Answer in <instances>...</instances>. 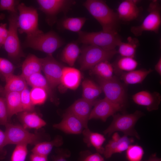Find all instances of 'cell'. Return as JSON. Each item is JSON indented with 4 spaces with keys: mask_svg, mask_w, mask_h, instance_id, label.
<instances>
[{
    "mask_svg": "<svg viewBox=\"0 0 161 161\" xmlns=\"http://www.w3.org/2000/svg\"><path fill=\"white\" fill-rule=\"evenodd\" d=\"M89 13L101 25L103 31L117 32L119 20L117 13L101 0H87L83 4Z\"/></svg>",
    "mask_w": 161,
    "mask_h": 161,
    "instance_id": "6da1fadb",
    "label": "cell"
},
{
    "mask_svg": "<svg viewBox=\"0 0 161 161\" xmlns=\"http://www.w3.org/2000/svg\"><path fill=\"white\" fill-rule=\"evenodd\" d=\"M64 44V42L54 32H43L27 36L24 45L26 47L52 55Z\"/></svg>",
    "mask_w": 161,
    "mask_h": 161,
    "instance_id": "7a4b0ae2",
    "label": "cell"
},
{
    "mask_svg": "<svg viewBox=\"0 0 161 161\" xmlns=\"http://www.w3.org/2000/svg\"><path fill=\"white\" fill-rule=\"evenodd\" d=\"M78 41L86 45H92L108 50L116 49L122 41L117 32L102 31L87 32L80 31L78 33Z\"/></svg>",
    "mask_w": 161,
    "mask_h": 161,
    "instance_id": "3957f363",
    "label": "cell"
},
{
    "mask_svg": "<svg viewBox=\"0 0 161 161\" xmlns=\"http://www.w3.org/2000/svg\"><path fill=\"white\" fill-rule=\"evenodd\" d=\"M143 115V113L138 110L130 114H114L111 123L103 131V133L109 136L114 132L120 131L125 135L134 136L139 139L140 136L135 129L134 126L138 120Z\"/></svg>",
    "mask_w": 161,
    "mask_h": 161,
    "instance_id": "277c9868",
    "label": "cell"
},
{
    "mask_svg": "<svg viewBox=\"0 0 161 161\" xmlns=\"http://www.w3.org/2000/svg\"><path fill=\"white\" fill-rule=\"evenodd\" d=\"M79 58L80 69L82 70L90 69L99 63L111 59L117 53L114 49L108 50L97 46L86 45L81 49Z\"/></svg>",
    "mask_w": 161,
    "mask_h": 161,
    "instance_id": "5b68a950",
    "label": "cell"
},
{
    "mask_svg": "<svg viewBox=\"0 0 161 161\" xmlns=\"http://www.w3.org/2000/svg\"><path fill=\"white\" fill-rule=\"evenodd\" d=\"M17 9L19 12L18 25L20 33L30 36L43 32L38 28V15L36 9L22 3L18 5Z\"/></svg>",
    "mask_w": 161,
    "mask_h": 161,
    "instance_id": "8992f818",
    "label": "cell"
},
{
    "mask_svg": "<svg viewBox=\"0 0 161 161\" xmlns=\"http://www.w3.org/2000/svg\"><path fill=\"white\" fill-rule=\"evenodd\" d=\"M148 14L139 25L131 27V32L136 36H140L145 31L157 33L161 24V6L157 0H153L148 9Z\"/></svg>",
    "mask_w": 161,
    "mask_h": 161,
    "instance_id": "52a82bcc",
    "label": "cell"
},
{
    "mask_svg": "<svg viewBox=\"0 0 161 161\" xmlns=\"http://www.w3.org/2000/svg\"><path fill=\"white\" fill-rule=\"evenodd\" d=\"M99 85L105 95V97L112 102L123 107L126 94L123 86L115 76L104 79L97 76Z\"/></svg>",
    "mask_w": 161,
    "mask_h": 161,
    "instance_id": "ba28073f",
    "label": "cell"
},
{
    "mask_svg": "<svg viewBox=\"0 0 161 161\" xmlns=\"http://www.w3.org/2000/svg\"><path fill=\"white\" fill-rule=\"evenodd\" d=\"M5 126L7 145H35L40 142L41 137L39 134L30 133L22 126L9 123Z\"/></svg>",
    "mask_w": 161,
    "mask_h": 161,
    "instance_id": "9c48e42d",
    "label": "cell"
},
{
    "mask_svg": "<svg viewBox=\"0 0 161 161\" xmlns=\"http://www.w3.org/2000/svg\"><path fill=\"white\" fill-rule=\"evenodd\" d=\"M8 18V34L3 46L9 57L16 58L21 55V49L18 38V31L17 13H10Z\"/></svg>",
    "mask_w": 161,
    "mask_h": 161,
    "instance_id": "30bf717a",
    "label": "cell"
},
{
    "mask_svg": "<svg viewBox=\"0 0 161 161\" xmlns=\"http://www.w3.org/2000/svg\"><path fill=\"white\" fill-rule=\"evenodd\" d=\"M42 70L50 86L53 89L61 83L64 66L52 55L42 58Z\"/></svg>",
    "mask_w": 161,
    "mask_h": 161,
    "instance_id": "8fae6325",
    "label": "cell"
},
{
    "mask_svg": "<svg viewBox=\"0 0 161 161\" xmlns=\"http://www.w3.org/2000/svg\"><path fill=\"white\" fill-rule=\"evenodd\" d=\"M123 107L112 102L105 97L96 101L91 111L89 120L99 119L105 122L109 117L121 111Z\"/></svg>",
    "mask_w": 161,
    "mask_h": 161,
    "instance_id": "7c38bea8",
    "label": "cell"
},
{
    "mask_svg": "<svg viewBox=\"0 0 161 161\" xmlns=\"http://www.w3.org/2000/svg\"><path fill=\"white\" fill-rule=\"evenodd\" d=\"M53 126L68 134H80L85 129L82 121L67 111L63 115L61 121L58 123L54 124Z\"/></svg>",
    "mask_w": 161,
    "mask_h": 161,
    "instance_id": "4fadbf2b",
    "label": "cell"
},
{
    "mask_svg": "<svg viewBox=\"0 0 161 161\" xmlns=\"http://www.w3.org/2000/svg\"><path fill=\"white\" fill-rule=\"evenodd\" d=\"M97 100L91 101L82 97L75 101L67 111L80 119L84 124L85 129L88 128V122L92 107Z\"/></svg>",
    "mask_w": 161,
    "mask_h": 161,
    "instance_id": "5bb4252c",
    "label": "cell"
},
{
    "mask_svg": "<svg viewBox=\"0 0 161 161\" xmlns=\"http://www.w3.org/2000/svg\"><path fill=\"white\" fill-rule=\"evenodd\" d=\"M132 99L135 103L145 106L148 111L151 112L158 109L161 101V96L157 92L142 91L134 95Z\"/></svg>",
    "mask_w": 161,
    "mask_h": 161,
    "instance_id": "9a60e30c",
    "label": "cell"
},
{
    "mask_svg": "<svg viewBox=\"0 0 161 161\" xmlns=\"http://www.w3.org/2000/svg\"><path fill=\"white\" fill-rule=\"evenodd\" d=\"M138 1L126 0L122 1L117 9L119 19L125 21L137 19L140 14V8L137 4Z\"/></svg>",
    "mask_w": 161,
    "mask_h": 161,
    "instance_id": "2e32d148",
    "label": "cell"
},
{
    "mask_svg": "<svg viewBox=\"0 0 161 161\" xmlns=\"http://www.w3.org/2000/svg\"><path fill=\"white\" fill-rule=\"evenodd\" d=\"M40 9L47 15L53 16L69 8L73 2L65 0H38Z\"/></svg>",
    "mask_w": 161,
    "mask_h": 161,
    "instance_id": "e0dca14e",
    "label": "cell"
},
{
    "mask_svg": "<svg viewBox=\"0 0 161 161\" xmlns=\"http://www.w3.org/2000/svg\"><path fill=\"white\" fill-rule=\"evenodd\" d=\"M81 78L79 70L71 67L64 66L61 84L66 88L75 90L79 86Z\"/></svg>",
    "mask_w": 161,
    "mask_h": 161,
    "instance_id": "ac0fdd59",
    "label": "cell"
},
{
    "mask_svg": "<svg viewBox=\"0 0 161 161\" xmlns=\"http://www.w3.org/2000/svg\"><path fill=\"white\" fill-rule=\"evenodd\" d=\"M19 118L26 129H38L46 124L44 120L33 112H22L20 113Z\"/></svg>",
    "mask_w": 161,
    "mask_h": 161,
    "instance_id": "d6986e66",
    "label": "cell"
},
{
    "mask_svg": "<svg viewBox=\"0 0 161 161\" xmlns=\"http://www.w3.org/2000/svg\"><path fill=\"white\" fill-rule=\"evenodd\" d=\"M82 133L84 137L83 141L87 146H93L97 153L103 154L104 148L102 146L106 140L103 135L92 132L88 128L84 129Z\"/></svg>",
    "mask_w": 161,
    "mask_h": 161,
    "instance_id": "ffe728a7",
    "label": "cell"
},
{
    "mask_svg": "<svg viewBox=\"0 0 161 161\" xmlns=\"http://www.w3.org/2000/svg\"><path fill=\"white\" fill-rule=\"evenodd\" d=\"M42 67V58L30 55L23 63L21 75L26 79L33 74L41 72Z\"/></svg>",
    "mask_w": 161,
    "mask_h": 161,
    "instance_id": "44dd1931",
    "label": "cell"
},
{
    "mask_svg": "<svg viewBox=\"0 0 161 161\" xmlns=\"http://www.w3.org/2000/svg\"><path fill=\"white\" fill-rule=\"evenodd\" d=\"M9 120L14 114L23 112L21 93L17 92H9L5 94Z\"/></svg>",
    "mask_w": 161,
    "mask_h": 161,
    "instance_id": "7402d4cb",
    "label": "cell"
},
{
    "mask_svg": "<svg viewBox=\"0 0 161 161\" xmlns=\"http://www.w3.org/2000/svg\"><path fill=\"white\" fill-rule=\"evenodd\" d=\"M6 83L4 88V92H21L27 86L25 79L21 75L13 74L4 78Z\"/></svg>",
    "mask_w": 161,
    "mask_h": 161,
    "instance_id": "603a6c76",
    "label": "cell"
},
{
    "mask_svg": "<svg viewBox=\"0 0 161 161\" xmlns=\"http://www.w3.org/2000/svg\"><path fill=\"white\" fill-rule=\"evenodd\" d=\"M153 70L140 69L123 72L120 79L126 84H134L141 83Z\"/></svg>",
    "mask_w": 161,
    "mask_h": 161,
    "instance_id": "cb8c5ba5",
    "label": "cell"
},
{
    "mask_svg": "<svg viewBox=\"0 0 161 161\" xmlns=\"http://www.w3.org/2000/svg\"><path fill=\"white\" fill-rule=\"evenodd\" d=\"M82 98L89 101H95L102 93L99 85L90 79H86L82 83Z\"/></svg>",
    "mask_w": 161,
    "mask_h": 161,
    "instance_id": "d4e9b609",
    "label": "cell"
},
{
    "mask_svg": "<svg viewBox=\"0 0 161 161\" xmlns=\"http://www.w3.org/2000/svg\"><path fill=\"white\" fill-rule=\"evenodd\" d=\"M63 143L62 137L57 136L51 141L38 143L35 145L31 151L32 153L47 156L54 147L60 146Z\"/></svg>",
    "mask_w": 161,
    "mask_h": 161,
    "instance_id": "484cf974",
    "label": "cell"
},
{
    "mask_svg": "<svg viewBox=\"0 0 161 161\" xmlns=\"http://www.w3.org/2000/svg\"><path fill=\"white\" fill-rule=\"evenodd\" d=\"M78 46L75 43L71 42L66 45L62 51L61 59L70 66H72L80 53Z\"/></svg>",
    "mask_w": 161,
    "mask_h": 161,
    "instance_id": "4316f807",
    "label": "cell"
},
{
    "mask_svg": "<svg viewBox=\"0 0 161 161\" xmlns=\"http://www.w3.org/2000/svg\"><path fill=\"white\" fill-rule=\"evenodd\" d=\"M25 80L27 83L32 87H39L44 89L51 100H53L52 89L50 86L45 77L41 72L33 74Z\"/></svg>",
    "mask_w": 161,
    "mask_h": 161,
    "instance_id": "83f0119b",
    "label": "cell"
},
{
    "mask_svg": "<svg viewBox=\"0 0 161 161\" xmlns=\"http://www.w3.org/2000/svg\"><path fill=\"white\" fill-rule=\"evenodd\" d=\"M139 42L137 39L129 37L127 42L121 41L118 44L117 53L122 57L134 58L136 49L138 47Z\"/></svg>",
    "mask_w": 161,
    "mask_h": 161,
    "instance_id": "f1b7e54d",
    "label": "cell"
},
{
    "mask_svg": "<svg viewBox=\"0 0 161 161\" xmlns=\"http://www.w3.org/2000/svg\"><path fill=\"white\" fill-rule=\"evenodd\" d=\"M91 72L98 77L104 79H109L112 77L114 67L108 61H101L94 66L91 69Z\"/></svg>",
    "mask_w": 161,
    "mask_h": 161,
    "instance_id": "f546056e",
    "label": "cell"
},
{
    "mask_svg": "<svg viewBox=\"0 0 161 161\" xmlns=\"http://www.w3.org/2000/svg\"><path fill=\"white\" fill-rule=\"evenodd\" d=\"M138 62L134 58L122 57L117 59L114 64H112L114 71L128 72L135 70Z\"/></svg>",
    "mask_w": 161,
    "mask_h": 161,
    "instance_id": "4dcf8cb0",
    "label": "cell"
},
{
    "mask_svg": "<svg viewBox=\"0 0 161 161\" xmlns=\"http://www.w3.org/2000/svg\"><path fill=\"white\" fill-rule=\"evenodd\" d=\"M87 19L85 17H69L64 19L62 25L65 29L73 32H79Z\"/></svg>",
    "mask_w": 161,
    "mask_h": 161,
    "instance_id": "1f68e13d",
    "label": "cell"
},
{
    "mask_svg": "<svg viewBox=\"0 0 161 161\" xmlns=\"http://www.w3.org/2000/svg\"><path fill=\"white\" fill-rule=\"evenodd\" d=\"M30 94L32 102L34 105L44 103L48 95L44 89L37 87H32Z\"/></svg>",
    "mask_w": 161,
    "mask_h": 161,
    "instance_id": "d6a6232c",
    "label": "cell"
},
{
    "mask_svg": "<svg viewBox=\"0 0 161 161\" xmlns=\"http://www.w3.org/2000/svg\"><path fill=\"white\" fill-rule=\"evenodd\" d=\"M144 154V150L141 146L130 145L126 150V157L128 161H141Z\"/></svg>",
    "mask_w": 161,
    "mask_h": 161,
    "instance_id": "836d02e7",
    "label": "cell"
},
{
    "mask_svg": "<svg viewBox=\"0 0 161 161\" xmlns=\"http://www.w3.org/2000/svg\"><path fill=\"white\" fill-rule=\"evenodd\" d=\"M27 145H17L11 157V161H25L28 153Z\"/></svg>",
    "mask_w": 161,
    "mask_h": 161,
    "instance_id": "e575fe53",
    "label": "cell"
},
{
    "mask_svg": "<svg viewBox=\"0 0 161 161\" xmlns=\"http://www.w3.org/2000/svg\"><path fill=\"white\" fill-rule=\"evenodd\" d=\"M30 92L27 86L20 92L23 111L33 112L34 109V105L32 102Z\"/></svg>",
    "mask_w": 161,
    "mask_h": 161,
    "instance_id": "d590c367",
    "label": "cell"
},
{
    "mask_svg": "<svg viewBox=\"0 0 161 161\" xmlns=\"http://www.w3.org/2000/svg\"><path fill=\"white\" fill-rule=\"evenodd\" d=\"M120 137L117 132H115L113 134L112 139L109 141L104 148L103 154L106 158H109L114 154L118 141Z\"/></svg>",
    "mask_w": 161,
    "mask_h": 161,
    "instance_id": "8d00e7d4",
    "label": "cell"
},
{
    "mask_svg": "<svg viewBox=\"0 0 161 161\" xmlns=\"http://www.w3.org/2000/svg\"><path fill=\"white\" fill-rule=\"evenodd\" d=\"M15 67L12 63L8 60L0 58V73L4 78L13 74Z\"/></svg>",
    "mask_w": 161,
    "mask_h": 161,
    "instance_id": "74e56055",
    "label": "cell"
},
{
    "mask_svg": "<svg viewBox=\"0 0 161 161\" xmlns=\"http://www.w3.org/2000/svg\"><path fill=\"white\" fill-rule=\"evenodd\" d=\"M8 110L5 97L0 96V124L5 126L9 123Z\"/></svg>",
    "mask_w": 161,
    "mask_h": 161,
    "instance_id": "f35d334b",
    "label": "cell"
},
{
    "mask_svg": "<svg viewBox=\"0 0 161 161\" xmlns=\"http://www.w3.org/2000/svg\"><path fill=\"white\" fill-rule=\"evenodd\" d=\"M18 1L0 0V11L7 10L10 13H17L16 7L19 4Z\"/></svg>",
    "mask_w": 161,
    "mask_h": 161,
    "instance_id": "ab89813d",
    "label": "cell"
},
{
    "mask_svg": "<svg viewBox=\"0 0 161 161\" xmlns=\"http://www.w3.org/2000/svg\"><path fill=\"white\" fill-rule=\"evenodd\" d=\"M133 141V140L129 138L126 135H124L120 137L118 141L114 154L121 153L126 150Z\"/></svg>",
    "mask_w": 161,
    "mask_h": 161,
    "instance_id": "60d3db41",
    "label": "cell"
},
{
    "mask_svg": "<svg viewBox=\"0 0 161 161\" xmlns=\"http://www.w3.org/2000/svg\"><path fill=\"white\" fill-rule=\"evenodd\" d=\"M7 145V137L5 131H3L0 129V156L4 158L5 157L7 153L4 148Z\"/></svg>",
    "mask_w": 161,
    "mask_h": 161,
    "instance_id": "b9f144b4",
    "label": "cell"
},
{
    "mask_svg": "<svg viewBox=\"0 0 161 161\" xmlns=\"http://www.w3.org/2000/svg\"><path fill=\"white\" fill-rule=\"evenodd\" d=\"M6 23L0 24V48L3 46L8 34Z\"/></svg>",
    "mask_w": 161,
    "mask_h": 161,
    "instance_id": "7bdbcfd3",
    "label": "cell"
},
{
    "mask_svg": "<svg viewBox=\"0 0 161 161\" xmlns=\"http://www.w3.org/2000/svg\"><path fill=\"white\" fill-rule=\"evenodd\" d=\"M69 153L64 150L59 151L58 153L56 156L52 157L53 161H67L66 158L69 157L70 154Z\"/></svg>",
    "mask_w": 161,
    "mask_h": 161,
    "instance_id": "ee69618b",
    "label": "cell"
},
{
    "mask_svg": "<svg viewBox=\"0 0 161 161\" xmlns=\"http://www.w3.org/2000/svg\"><path fill=\"white\" fill-rule=\"evenodd\" d=\"M83 161H104V160L100 154L97 153L88 155Z\"/></svg>",
    "mask_w": 161,
    "mask_h": 161,
    "instance_id": "f6af8a7d",
    "label": "cell"
},
{
    "mask_svg": "<svg viewBox=\"0 0 161 161\" xmlns=\"http://www.w3.org/2000/svg\"><path fill=\"white\" fill-rule=\"evenodd\" d=\"M30 161H48L47 156L32 153L30 156Z\"/></svg>",
    "mask_w": 161,
    "mask_h": 161,
    "instance_id": "bcb514c9",
    "label": "cell"
},
{
    "mask_svg": "<svg viewBox=\"0 0 161 161\" xmlns=\"http://www.w3.org/2000/svg\"><path fill=\"white\" fill-rule=\"evenodd\" d=\"M156 71L160 75H161V58H159L158 62L155 66Z\"/></svg>",
    "mask_w": 161,
    "mask_h": 161,
    "instance_id": "7dc6e473",
    "label": "cell"
},
{
    "mask_svg": "<svg viewBox=\"0 0 161 161\" xmlns=\"http://www.w3.org/2000/svg\"><path fill=\"white\" fill-rule=\"evenodd\" d=\"M146 161H161V159L157 157L155 155L151 157L148 160Z\"/></svg>",
    "mask_w": 161,
    "mask_h": 161,
    "instance_id": "c3c4849f",
    "label": "cell"
},
{
    "mask_svg": "<svg viewBox=\"0 0 161 161\" xmlns=\"http://www.w3.org/2000/svg\"><path fill=\"white\" fill-rule=\"evenodd\" d=\"M5 17V15L2 13H1L0 14V21L2 20H3Z\"/></svg>",
    "mask_w": 161,
    "mask_h": 161,
    "instance_id": "681fc988",
    "label": "cell"
},
{
    "mask_svg": "<svg viewBox=\"0 0 161 161\" xmlns=\"http://www.w3.org/2000/svg\"><path fill=\"white\" fill-rule=\"evenodd\" d=\"M4 92V88L0 86V93Z\"/></svg>",
    "mask_w": 161,
    "mask_h": 161,
    "instance_id": "f907efd6",
    "label": "cell"
},
{
    "mask_svg": "<svg viewBox=\"0 0 161 161\" xmlns=\"http://www.w3.org/2000/svg\"><path fill=\"white\" fill-rule=\"evenodd\" d=\"M4 158L3 157H1V156H0V160H2L3 159H4Z\"/></svg>",
    "mask_w": 161,
    "mask_h": 161,
    "instance_id": "816d5d0a",
    "label": "cell"
}]
</instances>
